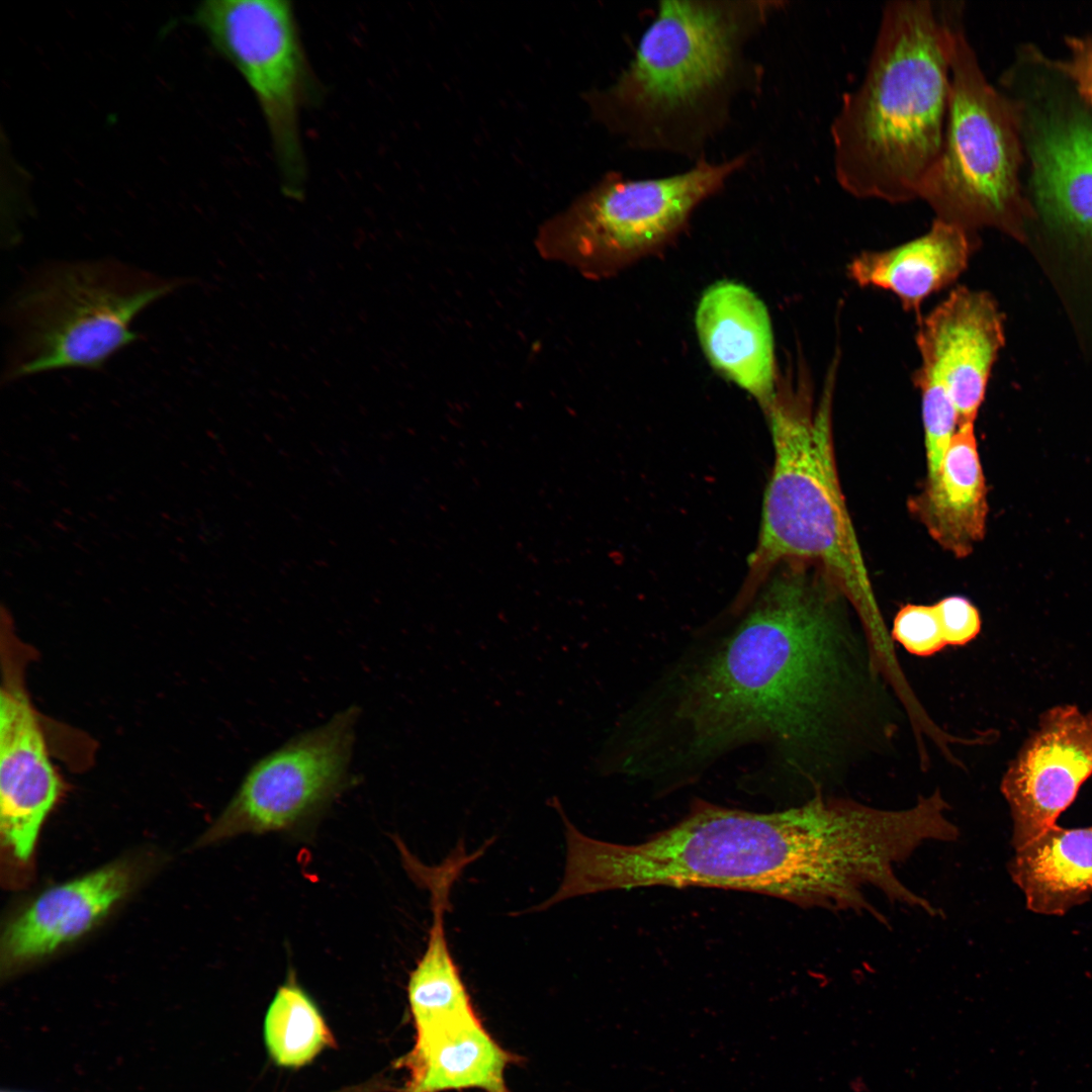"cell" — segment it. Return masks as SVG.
I'll use <instances>...</instances> for the list:
<instances>
[{"instance_id":"obj_7","label":"cell","mask_w":1092,"mask_h":1092,"mask_svg":"<svg viewBox=\"0 0 1092 1092\" xmlns=\"http://www.w3.org/2000/svg\"><path fill=\"white\" fill-rule=\"evenodd\" d=\"M1023 166L1014 104L987 79L960 22L953 34L942 147L918 199L932 208L935 218L971 233L993 228L1022 241L1032 221Z\"/></svg>"},{"instance_id":"obj_9","label":"cell","mask_w":1092,"mask_h":1092,"mask_svg":"<svg viewBox=\"0 0 1092 1092\" xmlns=\"http://www.w3.org/2000/svg\"><path fill=\"white\" fill-rule=\"evenodd\" d=\"M1000 89L1018 117L1032 220L1092 251V103L1031 44L1018 49Z\"/></svg>"},{"instance_id":"obj_16","label":"cell","mask_w":1092,"mask_h":1092,"mask_svg":"<svg viewBox=\"0 0 1092 1092\" xmlns=\"http://www.w3.org/2000/svg\"><path fill=\"white\" fill-rule=\"evenodd\" d=\"M132 880L129 864L117 862L47 890L7 927L3 965H25L82 936L125 896Z\"/></svg>"},{"instance_id":"obj_22","label":"cell","mask_w":1092,"mask_h":1092,"mask_svg":"<svg viewBox=\"0 0 1092 1092\" xmlns=\"http://www.w3.org/2000/svg\"><path fill=\"white\" fill-rule=\"evenodd\" d=\"M913 380L921 393L928 479L939 471L948 444L959 427V418L953 402L939 383L918 370Z\"/></svg>"},{"instance_id":"obj_18","label":"cell","mask_w":1092,"mask_h":1092,"mask_svg":"<svg viewBox=\"0 0 1092 1092\" xmlns=\"http://www.w3.org/2000/svg\"><path fill=\"white\" fill-rule=\"evenodd\" d=\"M974 233L935 218L922 236L883 251H866L847 266L859 286L892 292L906 311L919 313L933 293L953 283L974 251Z\"/></svg>"},{"instance_id":"obj_10","label":"cell","mask_w":1092,"mask_h":1092,"mask_svg":"<svg viewBox=\"0 0 1092 1092\" xmlns=\"http://www.w3.org/2000/svg\"><path fill=\"white\" fill-rule=\"evenodd\" d=\"M195 23L241 74L265 119L284 194L306 185L300 114L318 97L292 4L285 0H207Z\"/></svg>"},{"instance_id":"obj_26","label":"cell","mask_w":1092,"mask_h":1092,"mask_svg":"<svg viewBox=\"0 0 1092 1092\" xmlns=\"http://www.w3.org/2000/svg\"><path fill=\"white\" fill-rule=\"evenodd\" d=\"M557 803H560V802H555V803L553 804V808H554V806H555V805H556ZM532 909H533L532 911H533V912H535V911H534V907H532Z\"/></svg>"},{"instance_id":"obj_11","label":"cell","mask_w":1092,"mask_h":1092,"mask_svg":"<svg viewBox=\"0 0 1092 1092\" xmlns=\"http://www.w3.org/2000/svg\"><path fill=\"white\" fill-rule=\"evenodd\" d=\"M360 711L350 706L258 759L208 832V840L291 829L351 783Z\"/></svg>"},{"instance_id":"obj_4","label":"cell","mask_w":1092,"mask_h":1092,"mask_svg":"<svg viewBox=\"0 0 1092 1092\" xmlns=\"http://www.w3.org/2000/svg\"><path fill=\"white\" fill-rule=\"evenodd\" d=\"M770 2L663 1L596 118L632 146L694 155L721 126L745 73L743 49Z\"/></svg>"},{"instance_id":"obj_3","label":"cell","mask_w":1092,"mask_h":1092,"mask_svg":"<svg viewBox=\"0 0 1092 1092\" xmlns=\"http://www.w3.org/2000/svg\"><path fill=\"white\" fill-rule=\"evenodd\" d=\"M961 12L924 0L883 8L864 77L831 126L835 177L850 195L918 199L942 147Z\"/></svg>"},{"instance_id":"obj_24","label":"cell","mask_w":1092,"mask_h":1092,"mask_svg":"<svg viewBox=\"0 0 1092 1092\" xmlns=\"http://www.w3.org/2000/svg\"><path fill=\"white\" fill-rule=\"evenodd\" d=\"M946 645L962 646L974 640L981 630L978 609L961 596L946 597L935 605Z\"/></svg>"},{"instance_id":"obj_13","label":"cell","mask_w":1092,"mask_h":1092,"mask_svg":"<svg viewBox=\"0 0 1092 1092\" xmlns=\"http://www.w3.org/2000/svg\"><path fill=\"white\" fill-rule=\"evenodd\" d=\"M1091 776L1092 710L1064 704L1044 711L1000 784L1014 850L1056 825Z\"/></svg>"},{"instance_id":"obj_25","label":"cell","mask_w":1092,"mask_h":1092,"mask_svg":"<svg viewBox=\"0 0 1092 1092\" xmlns=\"http://www.w3.org/2000/svg\"><path fill=\"white\" fill-rule=\"evenodd\" d=\"M1067 55L1059 60L1080 94L1092 103V32L1065 38Z\"/></svg>"},{"instance_id":"obj_5","label":"cell","mask_w":1092,"mask_h":1092,"mask_svg":"<svg viewBox=\"0 0 1092 1092\" xmlns=\"http://www.w3.org/2000/svg\"><path fill=\"white\" fill-rule=\"evenodd\" d=\"M835 367L817 405L801 363L796 373L779 375L774 399L764 410L774 465L757 544L749 557V577L738 600H749L783 562H817L842 586L868 632L882 636L885 624L837 473L832 433Z\"/></svg>"},{"instance_id":"obj_17","label":"cell","mask_w":1092,"mask_h":1092,"mask_svg":"<svg viewBox=\"0 0 1092 1092\" xmlns=\"http://www.w3.org/2000/svg\"><path fill=\"white\" fill-rule=\"evenodd\" d=\"M517 1059L475 1012L416 1033L413 1048L396 1062L407 1075L399 1092H511L505 1074Z\"/></svg>"},{"instance_id":"obj_20","label":"cell","mask_w":1092,"mask_h":1092,"mask_svg":"<svg viewBox=\"0 0 1092 1092\" xmlns=\"http://www.w3.org/2000/svg\"><path fill=\"white\" fill-rule=\"evenodd\" d=\"M1008 872L1028 910L1066 914L1092 896V826L1048 828L1015 850Z\"/></svg>"},{"instance_id":"obj_6","label":"cell","mask_w":1092,"mask_h":1092,"mask_svg":"<svg viewBox=\"0 0 1092 1092\" xmlns=\"http://www.w3.org/2000/svg\"><path fill=\"white\" fill-rule=\"evenodd\" d=\"M188 283L114 258L33 268L4 307L9 341L2 383L63 369L103 370L139 341L134 320Z\"/></svg>"},{"instance_id":"obj_2","label":"cell","mask_w":1092,"mask_h":1092,"mask_svg":"<svg viewBox=\"0 0 1092 1092\" xmlns=\"http://www.w3.org/2000/svg\"><path fill=\"white\" fill-rule=\"evenodd\" d=\"M563 900L614 890L704 887L837 910L858 877L859 830L834 798L757 813L697 801L676 824L637 844L564 831Z\"/></svg>"},{"instance_id":"obj_19","label":"cell","mask_w":1092,"mask_h":1092,"mask_svg":"<svg viewBox=\"0 0 1092 1092\" xmlns=\"http://www.w3.org/2000/svg\"><path fill=\"white\" fill-rule=\"evenodd\" d=\"M932 539L958 558L971 554L986 530L987 488L974 424L960 425L939 471L908 502Z\"/></svg>"},{"instance_id":"obj_8","label":"cell","mask_w":1092,"mask_h":1092,"mask_svg":"<svg viewBox=\"0 0 1092 1092\" xmlns=\"http://www.w3.org/2000/svg\"><path fill=\"white\" fill-rule=\"evenodd\" d=\"M748 157L721 164L702 159L684 173L652 179L610 172L542 224L536 248L588 279L615 276L671 243Z\"/></svg>"},{"instance_id":"obj_21","label":"cell","mask_w":1092,"mask_h":1092,"mask_svg":"<svg viewBox=\"0 0 1092 1092\" xmlns=\"http://www.w3.org/2000/svg\"><path fill=\"white\" fill-rule=\"evenodd\" d=\"M269 1056L280 1067L300 1068L336 1045L335 1036L317 1006L293 975L281 985L264 1019Z\"/></svg>"},{"instance_id":"obj_15","label":"cell","mask_w":1092,"mask_h":1092,"mask_svg":"<svg viewBox=\"0 0 1092 1092\" xmlns=\"http://www.w3.org/2000/svg\"><path fill=\"white\" fill-rule=\"evenodd\" d=\"M696 331L712 365L763 408L772 401L779 372L769 313L748 287L734 281L710 285L699 300Z\"/></svg>"},{"instance_id":"obj_14","label":"cell","mask_w":1092,"mask_h":1092,"mask_svg":"<svg viewBox=\"0 0 1092 1092\" xmlns=\"http://www.w3.org/2000/svg\"><path fill=\"white\" fill-rule=\"evenodd\" d=\"M1003 342L1002 314L983 291L959 286L921 318L916 335L921 359L917 370L947 392L959 426L974 424Z\"/></svg>"},{"instance_id":"obj_1","label":"cell","mask_w":1092,"mask_h":1092,"mask_svg":"<svg viewBox=\"0 0 1092 1092\" xmlns=\"http://www.w3.org/2000/svg\"><path fill=\"white\" fill-rule=\"evenodd\" d=\"M734 611L745 614L731 631L680 659L621 722L639 776L691 775L759 742L822 790L889 738L885 663L823 565L781 563Z\"/></svg>"},{"instance_id":"obj_23","label":"cell","mask_w":1092,"mask_h":1092,"mask_svg":"<svg viewBox=\"0 0 1092 1092\" xmlns=\"http://www.w3.org/2000/svg\"><path fill=\"white\" fill-rule=\"evenodd\" d=\"M892 638L909 653L923 657L937 653L946 645L934 605L903 606L894 618Z\"/></svg>"},{"instance_id":"obj_12","label":"cell","mask_w":1092,"mask_h":1092,"mask_svg":"<svg viewBox=\"0 0 1092 1092\" xmlns=\"http://www.w3.org/2000/svg\"><path fill=\"white\" fill-rule=\"evenodd\" d=\"M25 655L12 630H3L0 829L3 842L21 861L31 856L40 828L63 787L25 687Z\"/></svg>"}]
</instances>
